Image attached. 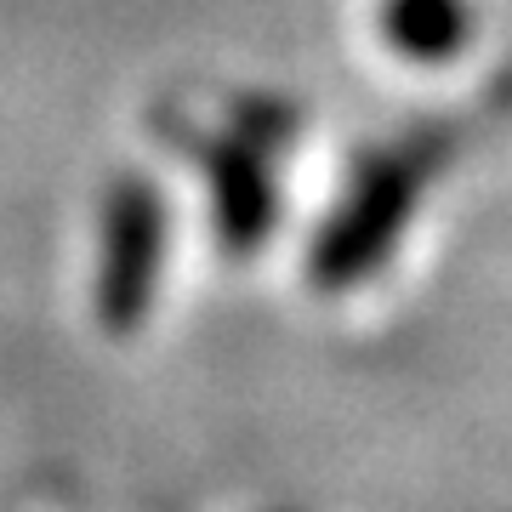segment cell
Returning a JSON list of instances; mask_svg holds the SVG:
<instances>
[{
  "mask_svg": "<svg viewBox=\"0 0 512 512\" xmlns=\"http://www.w3.org/2000/svg\"><path fill=\"white\" fill-rule=\"evenodd\" d=\"M165 148H177L194 160L205 194H211V228H217L222 251L251 256L268 245V234L279 228V183L268 171V154H256L251 143H239L234 131H205L188 114L160 109L154 114Z\"/></svg>",
  "mask_w": 512,
  "mask_h": 512,
  "instance_id": "3",
  "label": "cell"
},
{
  "mask_svg": "<svg viewBox=\"0 0 512 512\" xmlns=\"http://www.w3.org/2000/svg\"><path fill=\"white\" fill-rule=\"evenodd\" d=\"M165 274V194L148 177L126 171L103 194L97 217V279L92 313L109 336H131L148 325L154 291Z\"/></svg>",
  "mask_w": 512,
  "mask_h": 512,
  "instance_id": "2",
  "label": "cell"
},
{
  "mask_svg": "<svg viewBox=\"0 0 512 512\" xmlns=\"http://www.w3.org/2000/svg\"><path fill=\"white\" fill-rule=\"evenodd\" d=\"M473 126L478 120H456V114L421 120V126H410L404 137H393L382 148H370L365 160L353 165L336 211L308 245V279L319 291L365 285L382 268L393 245L404 239V228L416 222V205L427 200L433 177L467 148Z\"/></svg>",
  "mask_w": 512,
  "mask_h": 512,
  "instance_id": "1",
  "label": "cell"
},
{
  "mask_svg": "<svg viewBox=\"0 0 512 512\" xmlns=\"http://www.w3.org/2000/svg\"><path fill=\"white\" fill-rule=\"evenodd\" d=\"M228 131L239 143H251L256 154H285L302 137V109L274 92H239L228 97Z\"/></svg>",
  "mask_w": 512,
  "mask_h": 512,
  "instance_id": "5",
  "label": "cell"
},
{
  "mask_svg": "<svg viewBox=\"0 0 512 512\" xmlns=\"http://www.w3.org/2000/svg\"><path fill=\"white\" fill-rule=\"evenodd\" d=\"M382 35L410 63H450L473 40V0H382Z\"/></svg>",
  "mask_w": 512,
  "mask_h": 512,
  "instance_id": "4",
  "label": "cell"
}]
</instances>
